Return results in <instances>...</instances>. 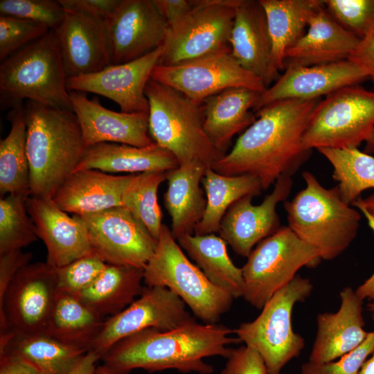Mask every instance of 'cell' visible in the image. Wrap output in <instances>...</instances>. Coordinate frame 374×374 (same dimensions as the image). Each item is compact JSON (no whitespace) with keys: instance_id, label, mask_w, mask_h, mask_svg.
I'll return each mask as SVG.
<instances>
[{"instance_id":"51","label":"cell","mask_w":374,"mask_h":374,"mask_svg":"<svg viewBox=\"0 0 374 374\" xmlns=\"http://www.w3.org/2000/svg\"><path fill=\"white\" fill-rule=\"evenodd\" d=\"M361 212L366 218L368 226L374 233V217L364 210H362ZM355 292L363 300L365 299H374V272L357 288Z\"/></svg>"},{"instance_id":"52","label":"cell","mask_w":374,"mask_h":374,"mask_svg":"<svg viewBox=\"0 0 374 374\" xmlns=\"http://www.w3.org/2000/svg\"><path fill=\"white\" fill-rule=\"evenodd\" d=\"M98 360H100L99 355L88 351L80 358L69 374H92Z\"/></svg>"},{"instance_id":"24","label":"cell","mask_w":374,"mask_h":374,"mask_svg":"<svg viewBox=\"0 0 374 374\" xmlns=\"http://www.w3.org/2000/svg\"><path fill=\"white\" fill-rule=\"evenodd\" d=\"M132 176L95 169L76 170L59 188L53 200L62 211L78 215L122 206L123 192Z\"/></svg>"},{"instance_id":"27","label":"cell","mask_w":374,"mask_h":374,"mask_svg":"<svg viewBox=\"0 0 374 374\" xmlns=\"http://www.w3.org/2000/svg\"><path fill=\"white\" fill-rule=\"evenodd\" d=\"M208 167L199 161L179 166L167 172L168 188L163 203L171 217V233L179 238L193 235L206 206V198L201 188Z\"/></svg>"},{"instance_id":"7","label":"cell","mask_w":374,"mask_h":374,"mask_svg":"<svg viewBox=\"0 0 374 374\" xmlns=\"http://www.w3.org/2000/svg\"><path fill=\"white\" fill-rule=\"evenodd\" d=\"M143 283L169 289L205 324L217 323L234 299L187 258L166 224L162 225L155 251L143 269Z\"/></svg>"},{"instance_id":"14","label":"cell","mask_w":374,"mask_h":374,"mask_svg":"<svg viewBox=\"0 0 374 374\" xmlns=\"http://www.w3.org/2000/svg\"><path fill=\"white\" fill-rule=\"evenodd\" d=\"M195 322V317L174 292L163 287L145 286L130 305L105 319L89 351L101 358L117 341L142 330H170Z\"/></svg>"},{"instance_id":"47","label":"cell","mask_w":374,"mask_h":374,"mask_svg":"<svg viewBox=\"0 0 374 374\" xmlns=\"http://www.w3.org/2000/svg\"><path fill=\"white\" fill-rule=\"evenodd\" d=\"M30 252L21 249L0 254V301L17 273L28 265L32 259Z\"/></svg>"},{"instance_id":"28","label":"cell","mask_w":374,"mask_h":374,"mask_svg":"<svg viewBox=\"0 0 374 374\" xmlns=\"http://www.w3.org/2000/svg\"><path fill=\"white\" fill-rule=\"evenodd\" d=\"M179 166L175 157L156 143L145 147L100 143L88 147L76 170L95 169L104 172L170 171Z\"/></svg>"},{"instance_id":"53","label":"cell","mask_w":374,"mask_h":374,"mask_svg":"<svg viewBox=\"0 0 374 374\" xmlns=\"http://www.w3.org/2000/svg\"><path fill=\"white\" fill-rule=\"evenodd\" d=\"M352 206L360 211L364 210L366 211L374 217V193L364 199L359 197L352 204Z\"/></svg>"},{"instance_id":"34","label":"cell","mask_w":374,"mask_h":374,"mask_svg":"<svg viewBox=\"0 0 374 374\" xmlns=\"http://www.w3.org/2000/svg\"><path fill=\"white\" fill-rule=\"evenodd\" d=\"M105 319L75 296L58 291L45 334L88 352Z\"/></svg>"},{"instance_id":"5","label":"cell","mask_w":374,"mask_h":374,"mask_svg":"<svg viewBox=\"0 0 374 374\" xmlns=\"http://www.w3.org/2000/svg\"><path fill=\"white\" fill-rule=\"evenodd\" d=\"M55 30L15 53L0 65L1 107L27 100L73 111Z\"/></svg>"},{"instance_id":"37","label":"cell","mask_w":374,"mask_h":374,"mask_svg":"<svg viewBox=\"0 0 374 374\" xmlns=\"http://www.w3.org/2000/svg\"><path fill=\"white\" fill-rule=\"evenodd\" d=\"M318 151L333 168L332 178L337 181L339 193L348 205L357 199L361 193L374 188V157L357 148H321Z\"/></svg>"},{"instance_id":"55","label":"cell","mask_w":374,"mask_h":374,"mask_svg":"<svg viewBox=\"0 0 374 374\" xmlns=\"http://www.w3.org/2000/svg\"><path fill=\"white\" fill-rule=\"evenodd\" d=\"M92 374H126L121 372L116 371L108 366L103 364L102 365L97 366L94 372Z\"/></svg>"},{"instance_id":"31","label":"cell","mask_w":374,"mask_h":374,"mask_svg":"<svg viewBox=\"0 0 374 374\" xmlns=\"http://www.w3.org/2000/svg\"><path fill=\"white\" fill-rule=\"evenodd\" d=\"M143 269L108 265L87 289L75 296L101 317H112L141 294Z\"/></svg>"},{"instance_id":"22","label":"cell","mask_w":374,"mask_h":374,"mask_svg":"<svg viewBox=\"0 0 374 374\" xmlns=\"http://www.w3.org/2000/svg\"><path fill=\"white\" fill-rule=\"evenodd\" d=\"M55 32L67 78L96 73L111 64L106 22L65 11Z\"/></svg>"},{"instance_id":"25","label":"cell","mask_w":374,"mask_h":374,"mask_svg":"<svg viewBox=\"0 0 374 374\" xmlns=\"http://www.w3.org/2000/svg\"><path fill=\"white\" fill-rule=\"evenodd\" d=\"M229 44L238 62L268 88L272 82L271 46L265 12L259 0H241L235 8Z\"/></svg>"},{"instance_id":"19","label":"cell","mask_w":374,"mask_h":374,"mask_svg":"<svg viewBox=\"0 0 374 374\" xmlns=\"http://www.w3.org/2000/svg\"><path fill=\"white\" fill-rule=\"evenodd\" d=\"M292 185V177L281 175L261 204L253 205V197L248 195L231 206L218 233L236 254L247 258L256 244L281 227L276 206L287 198Z\"/></svg>"},{"instance_id":"2","label":"cell","mask_w":374,"mask_h":374,"mask_svg":"<svg viewBox=\"0 0 374 374\" xmlns=\"http://www.w3.org/2000/svg\"><path fill=\"white\" fill-rule=\"evenodd\" d=\"M233 330L223 324L195 322L170 330L148 328L117 341L101 357L112 369L128 374L134 369L148 372L176 369L181 373L211 374L213 367L204 361L208 357L227 358Z\"/></svg>"},{"instance_id":"41","label":"cell","mask_w":374,"mask_h":374,"mask_svg":"<svg viewBox=\"0 0 374 374\" xmlns=\"http://www.w3.org/2000/svg\"><path fill=\"white\" fill-rule=\"evenodd\" d=\"M330 15L360 39L374 27V0H325Z\"/></svg>"},{"instance_id":"46","label":"cell","mask_w":374,"mask_h":374,"mask_svg":"<svg viewBox=\"0 0 374 374\" xmlns=\"http://www.w3.org/2000/svg\"><path fill=\"white\" fill-rule=\"evenodd\" d=\"M65 11L84 14L102 22H107L121 0H58Z\"/></svg>"},{"instance_id":"12","label":"cell","mask_w":374,"mask_h":374,"mask_svg":"<svg viewBox=\"0 0 374 374\" xmlns=\"http://www.w3.org/2000/svg\"><path fill=\"white\" fill-rule=\"evenodd\" d=\"M190 1V12L168 28L159 64H179L230 46L235 8L241 0Z\"/></svg>"},{"instance_id":"50","label":"cell","mask_w":374,"mask_h":374,"mask_svg":"<svg viewBox=\"0 0 374 374\" xmlns=\"http://www.w3.org/2000/svg\"><path fill=\"white\" fill-rule=\"evenodd\" d=\"M0 374H43L23 357L10 353L0 354Z\"/></svg>"},{"instance_id":"8","label":"cell","mask_w":374,"mask_h":374,"mask_svg":"<svg viewBox=\"0 0 374 374\" xmlns=\"http://www.w3.org/2000/svg\"><path fill=\"white\" fill-rule=\"evenodd\" d=\"M312 290L308 278L296 274L271 296L254 320L244 322L235 330L241 342L260 354L268 374H280L304 348V338L292 329V314L294 305L304 301Z\"/></svg>"},{"instance_id":"44","label":"cell","mask_w":374,"mask_h":374,"mask_svg":"<svg viewBox=\"0 0 374 374\" xmlns=\"http://www.w3.org/2000/svg\"><path fill=\"white\" fill-rule=\"evenodd\" d=\"M374 352V331L356 348L341 357L328 362L308 361L302 364L301 374H358L362 365Z\"/></svg>"},{"instance_id":"21","label":"cell","mask_w":374,"mask_h":374,"mask_svg":"<svg viewBox=\"0 0 374 374\" xmlns=\"http://www.w3.org/2000/svg\"><path fill=\"white\" fill-rule=\"evenodd\" d=\"M87 148L100 143H115L136 147L151 145L148 113L114 112L89 100L83 92L69 91Z\"/></svg>"},{"instance_id":"38","label":"cell","mask_w":374,"mask_h":374,"mask_svg":"<svg viewBox=\"0 0 374 374\" xmlns=\"http://www.w3.org/2000/svg\"><path fill=\"white\" fill-rule=\"evenodd\" d=\"M168 172L150 171L133 175L122 196V206L141 222L157 241L163 225L157 192L161 183L166 180Z\"/></svg>"},{"instance_id":"39","label":"cell","mask_w":374,"mask_h":374,"mask_svg":"<svg viewBox=\"0 0 374 374\" xmlns=\"http://www.w3.org/2000/svg\"><path fill=\"white\" fill-rule=\"evenodd\" d=\"M28 197L7 195L0 199V254L20 250L38 239L26 205Z\"/></svg>"},{"instance_id":"10","label":"cell","mask_w":374,"mask_h":374,"mask_svg":"<svg viewBox=\"0 0 374 374\" xmlns=\"http://www.w3.org/2000/svg\"><path fill=\"white\" fill-rule=\"evenodd\" d=\"M374 128V91L359 84L342 87L321 99L303 136L307 149L357 148Z\"/></svg>"},{"instance_id":"13","label":"cell","mask_w":374,"mask_h":374,"mask_svg":"<svg viewBox=\"0 0 374 374\" xmlns=\"http://www.w3.org/2000/svg\"><path fill=\"white\" fill-rule=\"evenodd\" d=\"M151 78L199 103L229 88L243 87L260 93L267 89L238 62L230 46L179 64H158Z\"/></svg>"},{"instance_id":"54","label":"cell","mask_w":374,"mask_h":374,"mask_svg":"<svg viewBox=\"0 0 374 374\" xmlns=\"http://www.w3.org/2000/svg\"><path fill=\"white\" fill-rule=\"evenodd\" d=\"M358 374H374V352L364 363Z\"/></svg>"},{"instance_id":"35","label":"cell","mask_w":374,"mask_h":374,"mask_svg":"<svg viewBox=\"0 0 374 374\" xmlns=\"http://www.w3.org/2000/svg\"><path fill=\"white\" fill-rule=\"evenodd\" d=\"M24 103L8 113L11 127L0 141V193L30 196V169L26 150V125Z\"/></svg>"},{"instance_id":"4","label":"cell","mask_w":374,"mask_h":374,"mask_svg":"<svg viewBox=\"0 0 374 374\" xmlns=\"http://www.w3.org/2000/svg\"><path fill=\"white\" fill-rule=\"evenodd\" d=\"M302 177L305 188L284 203L287 226L315 248L321 260H332L355 238L361 215L342 201L337 186L326 188L308 171Z\"/></svg>"},{"instance_id":"48","label":"cell","mask_w":374,"mask_h":374,"mask_svg":"<svg viewBox=\"0 0 374 374\" xmlns=\"http://www.w3.org/2000/svg\"><path fill=\"white\" fill-rule=\"evenodd\" d=\"M348 60L358 65L374 82V27L361 39Z\"/></svg>"},{"instance_id":"20","label":"cell","mask_w":374,"mask_h":374,"mask_svg":"<svg viewBox=\"0 0 374 374\" xmlns=\"http://www.w3.org/2000/svg\"><path fill=\"white\" fill-rule=\"evenodd\" d=\"M26 205L37 237L46 246L47 263L60 267L94 253L87 227L79 215L70 216L53 199L29 196Z\"/></svg>"},{"instance_id":"18","label":"cell","mask_w":374,"mask_h":374,"mask_svg":"<svg viewBox=\"0 0 374 374\" xmlns=\"http://www.w3.org/2000/svg\"><path fill=\"white\" fill-rule=\"evenodd\" d=\"M368 79L366 73L349 60L313 66L287 62L284 73L276 82L259 94L253 110L280 100L321 98Z\"/></svg>"},{"instance_id":"57","label":"cell","mask_w":374,"mask_h":374,"mask_svg":"<svg viewBox=\"0 0 374 374\" xmlns=\"http://www.w3.org/2000/svg\"><path fill=\"white\" fill-rule=\"evenodd\" d=\"M368 310L371 313V318L373 319V321L374 323V299L371 300V302L368 304Z\"/></svg>"},{"instance_id":"23","label":"cell","mask_w":374,"mask_h":374,"mask_svg":"<svg viewBox=\"0 0 374 374\" xmlns=\"http://www.w3.org/2000/svg\"><path fill=\"white\" fill-rule=\"evenodd\" d=\"M341 305L335 313L317 315V332L309 361L335 360L358 347L366 338L363 301L355 290L346 287L340 292Z\"/></svg>"},{"instance_id":"3","label":"cell","mask_w":374,"mask_h":374,"mask_svg":"<svg viewBox=\"0 0 374 374\" xmlns=\"http://www.w3.org/2000/svg\"><path fill=\"white\" fill-rule=\"evenodd\" d=\"M26 150L30 169V196L53 199L76 170L86 149L78 118L73 111L26 100Z\"/></svg>"},{"instance_id":"43","label":"cell","mask_w":374,"mask_h":374,"mask_svg":"<svg viewBox=\"0 0 374 374\" xmlns=\"http://www.w3.org/2000/svg\"><path fill=\"white\" fill-rule=\"evenodd\" d=\"M50 30L24 19L0 15V60L1 62Z\"/></svg>"},{"instance_id":"30","label":"cell","mask_w":374,"mask_h":374,"mask_svg":"<svg viewBox=\"0 0 374 374\" xmlns=\"http://www.w3.org/2000/svg\"><path fill=\"white\" fill-rule=\"evenodd\" d=\"M260 93L247 88L233 87L202 103L204 131L218 150L225 153L232 138L255 122L256 116L249 110L256 106Z\"/></svg>"},{"instance_id":"1","label":"cell","mask_w":374,"mask_h":374,"mask_svg":"<svg viewBox=\"0 0 374 374\" xmlns=\"http://www.w3.org/2000/svg\"><path fill=\"white\" fill-rule=\"evenodd\" d=\"M321 99L284 100L261 107L232 150L211 168L224 175L254 176L263 190L281 175L292 177L311 154L303 136Z\"/></svg>"},{"instance_id":"26","label":"cell","mask_w":374,"mask_h":374,"mask_svg":"<svg viewBox=\"0 0 374 374\" xmlns=\"http://www.w3.org/2000/svg\"><path fill=\"white\" fill-rule=\"evenodd\" d=\"M360 39L345 29L323 3L312 15L303 36L286 53V62L313 66L348 60Z\"/></svg>"},{"instance_id":"32","label":"cell","mask_w":374,"mask_h":374,"mask_svg":"<svg viewBox=\"0 0 374 374\" xmlns=\"http://www.w3.org/2000/svg\"><path fill=\"white\" fill-rule=\"evenodd\" d=\"M177 241L212 283L230 293L234 299L243 296L242 269L233 262L227 244L220 235H186Z\"/></svg>"},{"instance_id":"9","label":"cell","mask_w":374,"mask_h":374,"mask_svg":"<svg viewBox=\"0 0 374 374\" xmlns=\"http://www.w3.org/2000/svg\"><path fill=\"white\" fill-rule=\"evenodd\" d=\"M319 251L301 240L288 226L257 244L242 267V297L258 310L279 290L290 283L303 267H314Z\"/></svg>"},{"instance_id":"17","label":"cell","mask_w":374,"mask_h":374,"mask_svg":"<svg viewBox=\"0 0 374 374\" xmlns=\"http://www.w3.org/2000/svg\"><path fill=\"white\" fill-rule=\"evenodd\" d=\"M163 45L137 60L119 64H110L93 73L69 78V91L90 92L106 97L118 104L126 113L149 112L145 94L152 73L159 63Z\"/></svg>"},{"instance_id":"6","label":"cell","mask_w":374,"mask_h":374,"mask_svg":"<svg viewBox=\"0 0 374 374\" xmlns=\"http://www.w3.org/2000/svg\"><path fill=\"white\" fill-rule=\"evenodd\" d=\"M145 94L149 103L152 141L170 152L179 165L199 161L207 167L224 157L204 129L203 104L150 78Z\"/></svg>"},{"instance_id":"56","label":"cell","mask_w":374,"mask_h":374,"mask_svg":"<svg viewBox=\"0 0 374 374\" xmlns=\"http://www.w3.org/2000/svg\"><path fill=\"white\" fill-rule=\"evenodd\" d=\"M364 152L367 154L374 153V128L366 141Z\"/></svg>"},{"instance_id":"49","label":"cell","mask_w":374,"mask_h":374,"mask_svg":"<svg viewBox=\"0 0 374 374\" xmlns=\"http://www.w3.org/2000/svg\"><path fill=\"white\" fill-rule=\"evenodd\" d=\"M157 9L172 28L184 19L193 8L190 0H153Z\"/></svg>"},{"instance_id":"33","label":"cell","mask_w":374,"mask_h":374,"mask_svg":"<svg viewBox=\"0 0 374 374\" xmlns=\"http://www.w3.org/2000/svg\"><path fill=\"white\" fill-rule=\"evenodd\" d=\"M206 206L194 234L207 235L219 232L222 220L235 202L245 196L256 197L262 190L260 181L249 175H224L208 167L202 179Z\"/></svg>"},{"instance_id":"42","label":"cell","mask_w":374,"mask_h":374,"mask_svg":"<svg viewBox=\"0 0 374 374\" xmlns=\"http://www.w3.org/2000/svg\"><path fill=\"white\" fill-rule=\"evenodd\" d=\"M106 265L99 256L91 253L55 267L58 291L73 295L82 292L94 283Z\"/></svg>"},{"instance_id":"40","label":"cell","mask_w":374,"mask_h":374,"mask_svg":"<svg viewBox=\"0 0 374 374\" xmlns=\"http://www.w3.org/2000/svg\"><path fill=\"white\" fill-rule=\"evenodd\" d=\"M0 13L55 30L64 19L65 10L58 0H1Z\"/></svg>"},{"instance_id":"29","label":"cell","mask_w":374,"mask_h":374,"mask_svg":"<svg viewBox=\"0 0 374 374\" xmlns=\"http://www.w3.org/2000/svg\"><path fill=\"white\" fill-rule=\"evenodd\" d=\"M265 12L271 40L270 76L276 81L286 66V53L305 33L321 0H259Z\"/></svg>"},{"instance_id":"15","label":"cell","mask_w":374,"mask_h":374,"mask_svg":"<svg viewBox=\"0 0 374 374\" xmlns=\"http://www.w3.org/2000/svg\"><path fill=\"white\" fill-rule=\"evenodd\" d=\"M79 216L93 253L105 263L144 269L157 241L128 210L118 206Z\"/></svg>"},{"instance_id":"11","label":"cell","mask_w":374,"mask_h":374,"mask_svg":"<svg viewBox=\"0 0 374 374\" xmlns=\"http://www.w3.org/2000/svg\"><path fill=\"white\" fill-rule=\"evenodd\" d=\"M57 292L55 267L38 262L23 267L0 301V335L45 334Z\"/></svg>"},{"instance_id":"36","label":"cell","mask_w":374,"mask_h":374,"mask_svg":"<svg viewBox=\"0 0 374 374\" xmlns=\"http://www.w3.org/2000/svg\"><path fill=\"white\" fill-rule=\"evenodd\" d=\"M3 353L23 357L43 374H69L87 351L40 334L14 337L0 354Z\"/></svg>"},{"instance_id":"16","label":"cell","mask_w":374,"mask_h":374,"mask_svg":"<svg viewBox=\"0 0 374 374\" xmlns=\"http://www.w3.org/2000/svg\"><path fill=\"white\" fill-rule=\"evenodd\" d=\"M166 20L153 0H121L106 22L111 64L141 58L163 45Z\"/></svg>"},{"instance_id":"45","label":"cell","mask_w":374,"mask_h":374,"mask_svg":"<svg viewBox=\"0 0 374 374\" xmlns=\"http://www.w3.org/2000/svg\"><path fill=\"white\" fill-rule=\"evenodd\" d=\"M226 359L220 374H268L260 354L246 345L231 348Z\"/></svg>"}]
</instances>
